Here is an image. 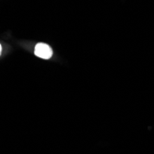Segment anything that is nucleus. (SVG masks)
<instances>
[{
    "instance_id": "nucleus-2",
    "label": "nucleus",
    "mask_w": 154,
    "mask_h": 154,
    "mask_svg": "<svg viewBox=\"0 0 154 154\" xmlns=\"http://www.w3.org/2000/svg\"><path fill=\"white\" fill-rule=\"evenodd\" d=\"M1 51H2V47H1V45H0V54H1Z\"/></svg>"
},
{
    "instance_id": "nucleus-1",
    "label": "nucleus",
    "mask_w": 154,
    "mask_h": 154,
    "mask_svg": "<svg viewBox=\"0 0 154 154\" xmlns=\"http://www.w3.org/2000/svg\"><path fill=\"white\" fill-rule=\"evenodd\" d=\"M34 54L38 57H41L43 59H49L53 55V50L48 45L40 43L36 45L35 49H34Z\"/></svg>"
}]
</instances>
